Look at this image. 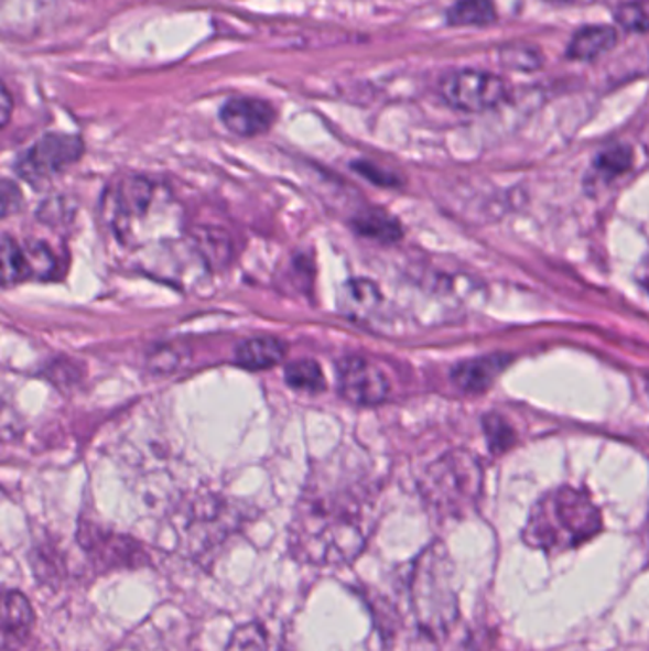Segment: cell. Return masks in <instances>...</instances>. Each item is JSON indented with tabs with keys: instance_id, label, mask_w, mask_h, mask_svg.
<instances>
[{
	"instance_id": "1",
	"label": "cell",
	"mask_w": 649,
	"mask_h": 651,
	"mask_svg": "<svg viewBox=\"0 0 649 651\" xmlns=\"http://www.w3.org/2000/svg\"><path fill=\"white\" fill-rule=\"evenodd\" d=\"M374 493L358 478L318 473L290 525V551L311 566H347L363 554L374 528Z\"/></svg>"
},
{
	"instance_id": "2",
	"label": "cell",
	"mask_w": 649,
	"mask_h": 651,
	"mask_svg": "<svg viewBox=\"0 0 649 651\" xmlns=\"http://www.w3.org/2000/svg\"><path fill=\"white\" fill-rule=\"evenodd\" d=\"M602 532V512L591 496L572 486L547 491L531 507L522 540L544 553H564L577 549Z\"/></svg>"
},
{
	"instance_id": "3",
	"label": "cell",
	"mask_w": 649,
	"mask_h": 651,
	"mask_svg": "<svg viewBox=\"0 0 649 651\" xmlns=\"http://www.w3.org/2000/svg\"><path fill=\"white\" fill-rule=\"evenodd\" d=\"M455 569L444 545H431L413 564L410 603L419 629L431 638L446 637L459 617Z\"/></svg>"
},
{
	"instance_id": "4",
	"label": "cell",
	"mask_w": 649,
	"mask_h": 651,
	"mask_svg": "<svg viewBox=\"0 0 649 651\" xmlns=\"http://www.w3.org/2000/svg\"><path fill=\"white\" fill-rule=\"evenodd\" d=\"M84 154V141L75 133L50 132L18 156L15 172L33 185L48 182L77 164Z\"/></svg>"
},
{
	"instance_id": "5",
	"label": "cell",
	"mask_w": 649,
	"mask_h": 651,
	"mask_svg": "<svg viewBox=\"0 0 649 651\" xmlns=\"http://www.w3.org/2000/svg\"><path fill=\"white\" fill-rule=\"evenodd\" d=\"M480 470L475 459L468 456L447 457L433 469L429 498L442 511L463 514L468 504L475 503L480 490Z\"/></svg>"
},
{
	"instance_id": "6",
	"label": "cell",
	"mask_w": 649,
	"mask_h": 651,
	"mask_svg": "<svg viewBox=\"0 0 649 651\" xmlns=\"http://www.w3.org/2000/svg\"><path fill=\"white\" fill-rule=\"evenodd\" d=\"M450 106L459 111L482 112L505 101L509 86L488 70L463 69L444 78L440 86Z\"/></svg>"
},
{
	"instance_id": "7",
	"label": "cell",
	"mask_w": 649,
	"mask_h": 651,
	"mask_svg": "<svg viewBox=\"0 0 649 651\" xmlns=\"http://www.w3.org/2000/svg\"><path fill=\"white\" fill-rule=\"evenodd\" d=\"M337 387L343 399L358 406H376L381 404L389 392L391 383L370 360L363 357H345L337 360Z\"/></svg>"
},
{
	"instance_id": "8",
	"label": "cell",
	"mask_w": 649,
	"mask_h": 651,
	"mask_svg": "<svg viewBox=\"0 0 649 651\" xmlns=\"http://www.w3.org/2000/svg\"><path fill=\"white\" fill-rule=\"evenodd\" d=\"M166 191L156 187L151 180L141 175H128L115 191V214L112 227L120 237L133 231V225L145 221V217L153 210V204L161 203V196Z\"/></svg>"
},
{
	"instance_id": "9",
	"label": "cell",
	"mask_w": 649,
	"mask_h": 651,
	"mask_svg": "<svg viewBox=\"0 0 649 651\" xmlns=\"http://www.w3.org/2000/svg\"><path fill=\"white\" fill-rule=\"evenodd\" d=\"M219 120L235 135L256 138L271 130L277 111L266 99L235 96L219 107Z\"/></svg>"
},
{
	"instance_id": "10",
	"label": "cell",
	"mask_w": 649,
	"mask_h": 651,
	"mask_svg": "<svg viewBox=\"0 0 649 651\" xmlns=\"http://www.w3.org/2000/svg\"><path fill=\"white\" fill-rule=\"evenodd\" d=\"M35 623V614L28 596L7 590L2 598V651H20L28 644Z\"/></svg>"
},
{
	"instance_id": "11",
	"label": "cell",
	"mask_w": 649,
	"mask_h": 651,
	"mask_svg": "<svg viewBox=\"0 0 649 651\" xmlns=\"http://www.w3.org/2000/svg\"><path fill=\"white\" fill-rule=\"evenodd\" d=\"M510 358L507 355H489V357L473 358L455 366L452 370V381L461 391H486L497 376L509 366Z\"/></svg>"
},
{
	"instance_id": "12",
	"label": "cell",
	"mask_w": 649,
	"mask_h": 651,
	"mask_svg": "<svg viewBox=\"0 0 649 651\" xmlns=\"http://www.w3.org/2000/svg\"><path fill=\"white\" fill-rule=\"evenodd\" d=\"M617 31L607 25H588L573 35L567 44L565 56L575 62H593L596 57L604 56L617 44Z\"/></svg>"
},
{
	"instance_id": "13",
	"label": "cell",
	"mask_w": 649,
	"mask_h": 651,
	"mask_svg": "<svg viewBox=\"0 0 649 651\" xmlns=\"http://www.w3.org/2000/svg\"><path fill=\"white\" fill-rule=\"evenodd\" d=\"M286 355V345L277 337H251L238 345L235 362L250 371L269 370Z\"/></svg>"
},
{
	"instance_id": "14",
	"label": "cell",
	"mask_w": 649,
	"mask_h": 651,
	"mask_svg": "<svg viewBox=\"0 0 649 651\" xmlns=\"http://www.w3.org/2000/svg\"><path fill=\"white\" fill-rule=\"evenodd\" d=\"M381 303V292L368 279H353L345 282L339 292V307L345 315L360 321L370 316Z\"/></svg>"
},
{
	"instance_id": "15",
	"label": "cell",
	"mask_w": 649,
	"mask_h": 651,
	"mask_svg": "<svg viewBox=\"0 0 649 651\" xmlns=\"http://www.w3.org/2000/svg\"><path fill=\"white\" fill-rule=\"evenodd\" d=\"M353 229H355L360 237L366 239L377 240V242H397L402 237V227L398 224L394 217L389 216L383 210H368L350 221Z\"/></svg>"
},
{
	"instance_id": "16",
	"label": "cell",
	"mask_w": 649,
	"mask_h": 651,
	"mask_svg": "<svg viewBox=\"0 0 649 651\" xmlns=\"http://www.w3.org/2000/svg\"><path fill=\"white\" fill-rule=\"evenodd\" d=\"M452 28H486L496 22V7L491 0H457L446 12Z\"/></svg>"
},
{
	"instance_id": "17",
	"label": "cell",
	"mask_w": 649,
	"mask_h": 651,
	"mask_svg": "<svg viewBox=\"0 0 649 651\" xmlns=\"http://www.w3.org/2000/svg\"><path fill=\"white\" fill-rule=\"evenodd\" d=\"M225 651H286L267 627L253 621L238 627Z\"/></svg>"
},
{
	"instance_id": "18",
	"label": "cell",
	"mask_w": 649,
	"mask_h": 651,
	"mask_svg": "<svg viewBox=\"0 0 649 651\" xmlns=\"http://www.w3.org/2000/svg\"><path fill=\"white\" fill-rule=\"evenodd\" d=\"M28 252L10 235H2V284L12 286L31 279Z\"/></svg>"
},
{
	"instance_id": "19",
	"label": "cell",
	"mask_w": 649,
	"mask_h": 651,
	"mask_svg": "<svg viewBox=\"0 0 649 651\" xmlns=\"http://www.w3.org/2000/svg\"><path fill=\"white\" fill-rule=\"evenodd\" d=\"M284 379H286L288 386L295 391L321 392L326 389V378L322 373V368L311 358L295 360L288 366Z\"/></svg>"
},
{
	"instance_id": "20",
	"label": "cell",
	"mask_w": 649,
	"mask_h": 651,
	"mask_svg": "<svg viewBox=\"0 0 649 651\" xmlns=\"http://www.w3.org/2000/svg\"><path fill=\"white\" fill-rule=\"evenodd\" d=\"M615 22L628 33H648L649 0H635V2L621 4L615 10Z\"/></svg>"
},
{
	"instance_id": "21",
	"label": "cell",
	"mask_w": 649,
	"mask_h": 651,
	"mask_svg": "<svg viewBox=\"0 0 649 651\" xmlns=\"http://www.w3.org/2000/svg\"><path fill=\"white\" fill-rule=\"evenodd\" d=\"M28 252L29 267H31V274L36 279H52L57 271V261L54 253L50 252V248L42 242H33L25 248Z\"/></svg>"
},
{
	"instance_id": "22",
	"label": "cell",
	"mask_w": 649,
	"mask_h": 651,
	"mask_svg": "<svg viewBox=\"0 0 649 651\" xmlns=\"http://www.w3.org/2000/svg\"><path fill=\"white\" fill-rule=\"evenodd\" d=\"M632 164V151L627 145H615L598 154V159L594 162L596 170L602 175H619L627 172Z\"/></svg>"
},
{
	"instance_id": "23",
	"label": "cell",
	"mask_w": 649,
	"mask_h": 651,
	"mask_svg": "<svg viewBox=\"0 0 649 651\" xmlns=\"http://www.w3.org/2000/svg\"><path fill=\"white\" fill-rule=\"evenodd\" d=\"M486 436H488L489 448L494 454L510 448V444L515 441L512 428L501 420V415H488L486 417Z\"/></svg>"
},
{
	"instance_id": "24",
	"label": "cell",
	"mask_w": 649,
	"mask_h": 651,
	"mask_svg": "<svg viewBox=\"0 0 649 651\" xmlns=\"http://www.w3.org/2000/svg\"><path fill=\"white\" fill-rule=\"evenodd\" d=\"M353 169L363 175V177H366V180H370L371 183L381 185V187H397L398 183H400L398 182L397 175L387 172V170L379 169L374 162L358 161L353 164Z\"/></svg>"
},
{
	"instance_id": "25",
	"label": "cell",
	"mask_w": 649,
	"mask_h": 651,
	"mask_svg": "<svg viewBox=\"0 0 649 651\" xmlns=\"http://www.w3.org/2000/svg\"><path fill=\"white\" fill-rule=\"evenodd\" d=\"M0 203H2V217L7 219L10 214L20 210L21 204H23V196L21 191L14 182L4 180L2 182V191H0Z\"/></svg>"
},
{
	"instance_id": "26",
	"label": "cell",
	"mask_w": 649,
	"mask_h": 651,
	"mask_svg": "<svg viewBox=\"0 0 649 651\" xmlns=\"http://www.w3.org/2000/svg\"><path fill=\"white\" fill-rule=\"evenodd\" d=\"M0 96H2V106H0V119H2V127H7L8 122H10V115H12V96H10V91H8L7 86H2V90H0Z\"/></svg>"
},
{
	"instance_id": "27",
	"label": "cell",
	"mask_w": 649,
	"mask_h": 651,
	"mask_svg": "<svg viewBox=\"0 0 649 651\" xmlns=\"http://www.w3.org/2000/svg\"><path fill=\"white\" fill-rule=\"evenodd\" d=\"M636 281H638V284H640V286L646 290V294L649 295V256L642 261L640 269H638V273H636Z\"/></svg>"
},
{
	"instance_id": "28",
	"label": "cell",
	"mask_w": 649,
	"mask_h": 651,
	"mask_svg": "<svg viewBox=\"0 0 649 651\" xmlns=\"http://www.w3.org/2000/svg\"><path fill=\"white\" fill-rule=\"evenodd\" d=\"M646 391H648V394H649V379H648V387H646Z\"/></svg>"
}]
</instances>
